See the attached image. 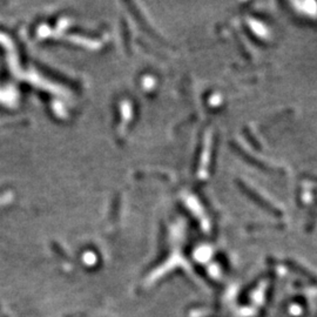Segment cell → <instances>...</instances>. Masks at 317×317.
Returning a JSON list of instances; mask_svg holds the SVG:
<instances>
[]
</instances>
